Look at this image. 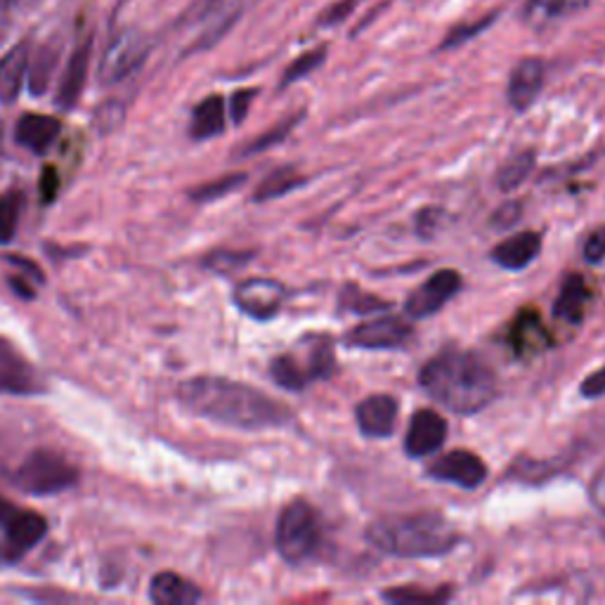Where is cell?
Segmentation results:
<instances>
[{
	"mask_svg": "<svg viewBox=\"0 0 605 605\" xmlns=\"http://www.w3.org/2000/svg\"><path fill=\"white\" fill-rule=\"evenodd\" d=\"M426 474L433 480L450 482L461 487V490H476L487 478V466L482 459L468 450H455L438 457L431 466L426 468Z\"/></svg>",
	"mask_w": 605,
	"mask_h": 605,
	"instance_id": "obj_11",
	"label": "cell"
},
{
	"mask_svg": "<svg viewBox=\"0 0 605 605\" xmlns=\"http://www.w3.org/2000/svg\"><path fill=\"white\" fill-rule=\"evenodd\" d=\"M19 511H22V509H17V506L10 499L0 497V525H3V528H8V525L17 518Z\"/></svg>",
	"mask_w": 605,
	"mask_h": 605,
	"instance_id": "obj_49",
	"label": "cell"
},
{
	"mask_svg": "<svg viewBox=\"0 0 605 605\" xmlns=\"http://www.w3.org/2000/svg\"><path fill=\"white\" fill-rule=\"evenodd\" d=\"M326 46H320V48H312L308 52H303L301 57H296L294 62H291L284 74H282V81H280V88H289V86H294L299 81H303L305 76H310L312 71H318L324 62H326Z\"/></svg>",
	"mask_w": 605,
	"mask_h": 605,
	"instance_id": "obj_30",
	"label": "cell"
},
{
	"mask_svg": "<svg viewBox=\"0 0 605 605\" xmlns=\"http://www.w3.org/2000/svg\"><path fill=\"white\" fill-rule=\"evenodd\" d=\"M546 81V62L539 57H525L520 60L511 76H509V88H506V97H509V105L516 111H528L537 97L544 90Z\"/></svg>",
	"mask_w": 605,
	"mask_h": 605,
	"instance_id": "obj_14",
	"label": "cell"
},
{
	"mask_svg": "<svg viewBox=\"0 0 605 605\" xmlns=\"http://www.w3.org/2000/svg\"><path fill=\"white\" fill-rule=\"evenodd\" d=\"M539 248L541 237L537 232H518L495 246L492 261L504 270H523L539 256Z\"/></svg>",
	"mask_w": 605,
	"mask_h": 605,
	"instance_id": "obj_19",
	"label": "cell"
},
{
	"mask_svg": "<svg viewBox=\"0 0 605 605\" xmlns=\"http://www.w3.org/2000/svg\"><path fill=\"white\" fill-rule=\"evenodd\" d=\"M419 383L438 404L455 414L471 417L497 398V374L471 350L447 348L428 362Z\"/></svg>",
	"mask_w": 605,
	"mask_h": 605,
	"instance_id": "obj_2",
	"label": "cell"
},
{
	"mask_svg": "<svg viewBox=\"0 0 605 605\" xmlns=\"http://www.w3.org/2000/svg\"><path fill=\"white\" fill-rule=\"evenodd\" d=\"M303 119V111H299L296 116H289V119H284V121H280L275 128H270L267 133H263L261 135V138L258 140H253V143H248L244 149H242V156H251V154H261V152H265V149H270V147H275V145H280L282 140H286V135L291 133V130H294L296 126H299V121Z\"/></svg>",
	"mask_w": 605,
	"mask_h": 605,
	"instance_id": "obj_35",
	"label": "cell"
},
{
	"mask_svg": "<svg viewBox=\"0 0 605 605\" xmlns=\"http://www.w3.org/2000/svg\"><path fill=\"white\" fill-rule=\"evenodd\" d=\"M178 402L189 414L240 431H265L294 421V414L263 390L223 377H194L178 386Z\"/></svg>",
	"mask_w": 605,
	"mask_h": 605,
	"instance_id": "obj_1",
	"label": "cell"
},
{
	"mask_svg": "<svg viewBox=\"0 0 605 605\" xmlns=\"http://www.w3.org/2000/svg\"><path fill=\"white\" fill-rule=\"evenodd\" d=\"M29 71V43L12 46L0 57V103L12 105L22 92L25 78Z\"/></svg>",
	"mask_w": 605,
	"mask_h": 605,
	"instance_id": "obj_18",
	"label": "cell"
},
{
	"mask_svg": "<svg viewBox=\"0 0 605 605\" xmlns=\"http://www.w3.org/2000/svg\"><path fill=\"white\" fill-rule=\"evenodd\" d=\"M258 95V90L256 88H242V90H237V92H234L232 97H230V114H232V121L234 124H244V119H246V114H248V109H251V103H253V97H256Z\"/></svg>",
	"mask_w": 605,
	"mask_h": 605,
	"instance_id": "obj_40",
	"label": "cell"
},
{
	"mask_svg": "<svg viewBox=\"0 0 605 605\" xmlns=\"http://www.w3.org/2000/svg\"><path fill=\"white\" fill-rule=\"evenodd\" d=\"M440 221H442V211L436 208V206H428L423 208L419 216H417V232L421 240H431L433 234L438 232L440 227Z\"/></svg>",
	"mask_w": 605,
	"mask_h": 605,
	"instance_id": "obj_44",
	"label": "cell"
},
{
	"mask_svg": "<svg viewBox=\"0 0 605 605\" xmlns=\"http://www.w3.org/2000/svg\"><path fill=\"white\" fill-rule=\"evenodd\" d=\"M149 598L156 605H194L202 601V592L180 575L159 573L149 582Z\"/></svg>",
	"mask_w": 605,
	"mask_h": 605,
	"instance_id": "obj_20",
	"label": "cell"
},
{
	"mask_svg": "<svg viewBox=\"0 0 605 605\" xmlns=\"http://www.w3.org/2000/svg\"><path fill=\"white\" fill-rule=\"evenodd\" d=\"M358 428L367 438H388L398 423V400L393 396H369L355 409Z\"/></svg>",
	"mask_w": 605,
	"mask_h": 605,
	"instance_id": "obj_16",
	"label": "cell"
},
{
	"mask_svg": "<svg viewBox=\"0 0 605 605\" xmlns=\"http://www.w3.org/2000/svg\"><path fill=\"white\" fill-rule=\"evenodd\" d=\"M308 343V374L310 381L315 379H329L336 372V358H334V343L324 336L310 339Z\"/></svg>",
	"mask_w": 605,
	"mask_h": 605,
	"instance_id": "obj_27",
	"label": "cell"
},
{
	"mask_svg": "<svg viewBox=\"0 0 605 605\" xmlns=\"http://www.w3.org/2000/svg\"><path fill=\"white\" fill-rule=\"evenodd\" d=\"M124 119H126V107L119 100H109V103L97 107V111L92 116V124L103 135H107V133L119 128L124 124Z\"/></svg>",
	"mask_w": 605,
	"mask_h": 605,
	"instance_id": "obj_38",
	"label": "cell"
},
{
	"mask_svg": "<svg viewBox=\"0 0 605 605\" xmlns=\"http://www.w3.org/2000/svg\"><path fill=\"white\" fill-rule=\"evenodd\" d=\"M38 192H41V202L52 204L60 194V173H57L55 166H46L41 178H38Z\"/></svg>",
	"mask_w": 605,
	"mask_h": 605,
	"instance_id": "obj_43",
	"label": "cell"
},
{
	"mask_svg": "<svg viewBox=\"0 0 605 605\" xmlns=\"http://www.w3.org/2000/svg\"><path fill=\"white\" fill-rule=\"evenodd\" d=\"M447 440V421L433 409H419L409 421L404 452L412 459H423L436 455Z\"/></svg>",
	"mask_w": 605,
	"mask_h": 605,
	"instance_id": "obj_13",
	"label": "cell"
},
{
	"mask_svg": "<svg viewBox=\"0 0 605 605\" xmlns=\"http://www.w3.org/2000/svg\"><path fill=\"white\" fill-rule=\"evenodd\" d=\"M3 261L10 263L12 267H17L19 272H22V275L31 277L33 282L46 284V272L41 270V265H36L33 261H29V258H25V256H17V253H6Z\"/></svg>",
	"mask_w": 605,
	"mask_h": 605,
	"instance_id": "obj_45",
	"label": "cell"
},
{
	"mask_svg": "<svg viewBox=\"0 0 605 605\" xmlns=\"http://www.w3.org/2000/svg\"><path fill=\"white\" fill-rule=\"evenodd\" d=\"M364 3V0H336V3L326 6L320 17H318V27H336V25H343L345 19L353 14L360 6Z\"/></svg>",
	"mask_w": 605,
	"mask_h": 605,
	"instance_id": "obj_39",
	"label": "cell"
},
{
	"mask_svg": "<svg viewBox=\"0 0 605 605\" xmlns=\"http://www.w3.org/2000/svg\"><path fill=\"white\" fill-rule=\"evenodd\" d=\"M499 14H501V12L495 10V12H490V14L474 19V22H461V25L452 27L450 33H447V36L442 38V41H440L438 50H457V48H461V46H466V43H471L474 38H478L480 33H485L487 29H490V27L497 22Z\"/></svg>",
	"mask_w": 605,
	"mask_h": 605,
	"instance_id": "obj_28",
	"label": "cell"
},
{
	"mask_svg": "<svg viewBox=\"0 0 605 605\" xmlns=\"http://www.w3.org/2000/svg\"><path fill=\"white\" fill-rule=\"evenodd\" d=\"M225 121H227L225 100L221 95H208L192 111L189 135L199 143L218 138V135L225 130Z\"/></svg>",
	"mask_w": 605,
	"mask_h": 605,
	"instance_id": "obj_23",
	"label": "cell"
},
{
	"mask_svg": "<svg viewBox=\"0 0 605 605\" xmlns=\"http://www.w3.org/2000/svg\"><path fill=\"white\" fill-rule=\"evenodd\" d=\"M149 55L147 36L138 29H124L114 36V41L105 50L100 69H97V81L100 86H116L126 81L130 74L138 71Z\"/></svg>",
	"mask_w": 605,
	"mask_h": 605,
	"instance_id": "obj_6",
	"label": "cell"
},
{
	"mask_svg": "<svg viewBox=\"0 0 605 605\" xmlns=\"http://www.w3.org/2000/svg\"><path fill=\"white\" fill-rule=\"evenodd\" d=\"M38 3V0H0V6L6 10H29Z\"/></svg>",
	"mask_w": 605,
	"mask_h": 605,
	"instance_id": "obj_50",
	"label": "cell"
},
{
	"mask_svg": "<svg viewBox=\"0 0 605 605\" xmlns=\"http://www.w3.org/2000/svg\"><path fill=\"white\" fill-rule=\"evenodd\" d=\"M592 301V289L582 275L565 277L560 294L554 305V315L568 324H579L584 320V312H587Z\"/></svg>",
	"mask_w": 605,
	"mask_h": 605,
	"instance_id": "obj_21",
	"label": "cell"
},
{
	"mask_svg": "<svg viewBox=\"0 0 605 605\" xmlns=\"http://www.w3.org/2000/svg\"><path fill=\"white\" fill-rule=\"evenodd\" d=\"M592 501H594V506H596V509L605 516V471L603 474H598L596 478H594V482H592Z\"/></svg>",
	"mask_w": 605,
	"mask_h": 605,
	"instance_id": "obj_48",
	"label": "cell"
},
{
	"mask_svg": "<svg viewBox=\"0 0 605 605\" xmlns=\"http://www.w3.org/2000/svg\"><path fill=\"white\" fill-rule=\"evenodd\" d=\"M60 130H62L60 119H55V116L48 114L29 111L17 121L14 140L31 154H46L55 145V140L60 138Z\"/></svg>",
	"mask_w": 605,
	"mask_h": 605,
	"instance_id": "obj_17",
	"label": "cell"
},
{
	"mask_svg": "<svg viewBox=\"0 0 605 605\" xmlns=\"http://www.w3.org/2000/svg\"><path fill=\"white\" fill-rule=\"evenodd\" d=\"M251 258H253L251 251H213L211 256L204 258V267L227 275V272L244 267Z\"/></svg>",
	"mask_w": 605,
	"mask_h": 605,
	"instance_id": "obj_37",
	"label": "cell"
},
{
	"mask_svg": "<svg viewBox=\"0 0 605 605\" xmlns=\"http://www.w3.org/2000/svg\"><path fill=\"white\" fill-rule=\"evenodd\" d=\"M579 393L584 396V398H601V396H605V367H601L598 369V372H594V374H589L587 379H584L582 381V386H579Z\"/></svg>",
	"mask_w": 605,
	"mask_h": 605,
	"instance_id": "obj_46",
	"label": "cell"
},
{
	"mask_svg": "<svg viewBox=\"0 0 605 605\" xmlns=\"http://www.w3.org/2000/svg\"><path fill=\"white\" fill-rule=\"evenodd\" d=\"M509 343L516 350L518 358L533 355L549 345V334H546L541 320L535 310H523L516 318L511 331H509Z\"/></svg>",
	"mask_w": 605,
	"mask_h": 605,
	"instance_id": "obj_22",
	"label": "cell"
},
{
	"mask_svg": "<svg viewBox=\"0 0 605 605\" xmlns=\"http://www.w3.org/2000/svg\"><path fill=\"white\" fill-rule=\"evenodd\" d=\"M22 204H25V197H22V192H17V189L6 192L3 197H0V246H6L14 240Z\"/></svg>",
	"mask_w": 605,
	"mask_h": 605,
	"instance_id": "obj_33",
	"label": "cell"
},
{
	"mask_svg": "<svg viewBox=\"0 0 605 605\" xmlns=\"http://www.w3.org/2000/svg\"><path fill=\"white\" fill-rule=\"evenodd\" d=\"M8 284H10V289L14 291L17 296H22L25 301H33V296H36V284H29L25 275H10V277H8Z\"/></svg>",
	"mask_w": 605,
	"mask_h": 605,
	"instance_id": "obj_47",
	"label": "cell"
},
{
	"mask_svg": "<svg viewBox=\"0 0 605 605\" xmlns=\"http://www.w3.org/2000/svg\"><path fill=\"white\" fill-rule=\"evenodd\" d=\"M584 261L598 265L605 261V225L596 227L584 242Z\"/></svg>",
	"mask_w": 605,
	"mask_h": 605,
	"instance_id": "obj_42",
	"label": "cell"
},
{
	"mask_svg": "<svg viewBox=\"0 0 605 605\" xmlns=\"http://www.w3.org/2000/svg\"><path fill=\"white\" fill-rule=\"evenodd\" d=\"M46 535L48 520L41 514L22 509L6 528V539L0 544V565H12L22 560Z\"/></svg>",
	"mask_w": 605,
	"mask_h": 605,
	"instance_id": "obj_12",
	"label": "cell"
},
{
	"mask_svg": "<svg viewBox=\"0 0 605 605\" xmlns=\"http://www.w3.org/2000/svg\"><path fill=\"white\" fill-rule=\"evenodd\" d=\"M341 308L355 312V315H369V312H381L386 310L390 303H386L379 296L367 294L358 284H345L341 291Z\"/></svg>",
	"mask_w": 605,
	"mask_h": 605,
	"instance_id": "obj_34",
	"label": "cell"
},
{
	"mask_svg": "<svg viewBox=\"0 0 605 605\" xmlns=\"http://www.w3.org/2000/svg\"><path fill=\"white\" fill-rule=\"evenodd\" d=\"M232 301L246 318L256 322H267L282 310L286 301V286L277 280L253 277L234 286Z\"/></svg>",
	"mask_w": 605,
	"mask_h": 605,
	"instance_id": "obj_7",
	"label": "cell"
},
{
	"mask_svg": "<svg viewBox=\"0 0 605 605\" xmlns=\"http://www.w3.org/2000/svg\"><path fill=\"white\" fill-rule=\"evenodd\" d=\"M270 374L284 390H303L310 381L305 367L294 355H280L272 360Z\"/></svg>",
	"mask_w": 605,
	"mask_h": 605,
	"instance_id": "obj_29",
	"label": "cell"
},
{
	"mask_svg": "<svg viewBox=\"0 0 605 605\" xmlns=\"http://www.w3.org/2000/svg\"><path fill=\"white\" fill-rule=\"evenodd\" d=\"M303 183H305V178H303V175H299L296 168H291V166L277 168V170H272L267 178L256 187L253 202L263 204V202L280 199V197H284V194L299 189Z\"/></svg>",
	"mask_w": 605,
	"mask_h": 605,
	"instance_id": "obj_25",
	"label": "cell"
},
{
	"mask_svg": "<svg viewBox=\"0 0 605 605\" xmlns=\"http://www.w3.org/2000/svg\"><path fill=\"white\" fill-rule=\"evenodd\" d=\"M367 539L396 558H438L461 541L455 525L431 511L379 518L367 528Z\"/></svg>",
	"mask_w": 605,
	"mask_h": 605,
	"instance_id": "obj_3",
	"label": "cell"
},
{
	"mask_svg": "<svg viewBox=\"0 0 605 605\" xmlns=\"http://www.w3.org/2000/svg\"><path fill=\"white\" fill-rule=\"evenodd\" d=\"M414 326L402 318H379L372 322H362L345 334L350 348L362 350H398L412 343Z\"/></svg>",
	"mask_w": 605,
	"mask_h": 605,
	"instance_id": "obj_9",
	"label": "cell"
},
{
	"mask_svg": "<svg viewBox=\"0 0 605 605\" xmlns=\"http://www.w3.org/2000/svg\"><path fill=\"white\" fill-rule=\"evenodd\" d=\"M592 0H528L523 8L525 25L530 27H546L556 22V19H565L575 12H582Z\"/></svg>",
	"mask_w": 605,
	"mask_h": 605,
	"instance_id": "obj_24",
	"label": "cell"
},
{
	"mask_svg": "<svg viewBox=\"0 0 605 605\" xmlns=\"http://www.w3.org/2000/svg\"><path fill=\"white\" fill-rule=\"evenodd\" d=\"M523 218V204L520 202H509V204H501L495 216L490 218V225L495 230H509L514 225H518Z\"/></svg>",
	"mask_w": 605,
	"mask_h": 605,
	"instance_id": "obj_41",
	"label": "cell"
},
{
	"mask_svg": "<svg viewBox=\"0 0 605 605\" xmlns=\"http://www.w3.org/2000/svg\"><path fill=\"white\" fill-rule=\"evenodd\" d=\"M81 478L78 468L55 450H33L12 471V485L33 497H52L74 487Z\"/></svg>",
	"mask_w": 605,
	"mask_h": 605,
	"instance_id": "obj_4",
	"label": "cell"
},
{
	"mask_svg": "<svg viewBox=\"0 0 605 605\" xmlns=\"http://www.w3.org/2000/svg\"><path fill=\"white\" fill-rule=\"evenodd\" d=\"M90 55H92V36H86L81 43H78L69 57L65 67V74L60 78V88H57L55 103L62 111H69L78 105L88 81L90 71Z\"/></svg>",
	"mask_w": 605,
	"mask_h": 605,
	"instance_id": "obj_15",
	"label": "cell"
},
{
	"mask_svg": "<svg viewBox=\"0 0 605 605\" xmlns=\"http://www.w3.org/2000/svg\"><path fill=\"white\" fill-rule=\"evenodd\" d=\"M461 291V275L457 270H440L428 277L419 289L409 294L404 303L407 318L423 320L433 318L447 303H450Z\"/></svg>",
	"mask_w": 605,
	"mask_h": 605,
	"instance_id": "obj_8",
	"label": "cell"
},
{
	"mask_svg": "<svg viewBox=\"0 0 605 605\" xmlns=\"http://www.w3.org/2000/svg\"><path fill=\"white\" fill-rule=\"evenodd\" d=\"M450 589H438V592H423V589H417V587H398V589H390L383 594L386 601L390 603H398V605H409V603H442L450 598Z\"/></svg>",
	"mask_w": 605,
	"mask_h": 605,
	"instance_id": "obj_36",
	"label": "cell"
},
{
	"mask_svg": "<svg viewBox=\"0 0 605 605\" xmlns=\"http://www.w3.org/2000/svg\"><path fill=\"white\" fill-rule=\"evenodd\" d=\"M535 168V152L525 149L514 154L509 162H504L499 173H497V187L501 192H514L516 187H520L525 180L530 178V173Z\"/></svg>",
	"mask_w": 605,
	"mask_h": 605,
	"instance_id": "obj_26",
	"label": "cell"
},
{
	"mask_svg": "<svg viewBox=\"0 0 605 605\" xmlns=\"http://www.w3.org/2000/svg\"><path fill=\"white\" fill-rule=\"evenodd\" d=\"M277 552L289 565H303L315 556L322 541V523L318 511L303 499L284 506L277 520Z\"/></svg>",
	"mask_w": 605,
	"mask_h": 605,
	"instance_id": "obj_5",
	"label": "cell"
},
{
	"mask_svg": "<svg viewBox=\"0 0 605 605\" xmlns=\"http://www.w3.org/2000/svg\"><path fill=\"white\" fill-rule=\"evenodd\" d=\"M244 183H246L244 173H230V175H223V178H218V180L194 187L189 192V197H192V202L208 204V202H216V199L227 197V194H232V192H237Z\"/></svg>",
	"mask_w": 605,
	"mask_h": 605,
	"instance_id": "obj_32",
	"label": "cell"
},
{
	"mask_svg": "<svg viewBox=\"0 0 605 605\" xmlns=\"http://www.w3.org/2000/svg\"><path fill=\"white\" fill-rule=\"evenodd\" d=\"M55 67H57V52L50 46H43L41 50H38L36 60L29 62V71H27L29 90L33 97H41L48 90Z\"/></svg>",
	"mask_w": 605,
	"mask_h": 605,
	"instance_id": "obj_31",
	"label": "cell"
},
{
	"mask_svg": "<svg viewBox=\"0 0 605 605\" xmlns=\"http://www.w3.org/2000/svg\"><path fill=\"white\" fill-rule=\"evenodd\" d=\"M38 393H43L41 377L10 341L0 339V396L27 398Z\"/></svg>",
	"mask_w": 605,
	"mask_h": 605,
	"instance_id": "obj_10",
	"label": "cell"
}]
</instances>
